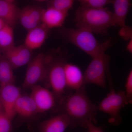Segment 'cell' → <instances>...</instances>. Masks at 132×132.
Listing matches in <instances>:
<instances>
[{
	"label": "cell",
	"instance_id": "cell-9",
	"mask_svg": "<svg viewBox=\"0 0 132 132\" xmlns=\"http://www.w3.org/2000/svg\"><path fill=\"white\" fill-rule=\"evenodd\" d=\"M21 95L20 88L14 84L0 87V100L3 111L12 120L16 114L15 104Z\"/></svg>",
	"mask_w": 132,
	"mask_h": 132
},
{
	"label": "cell",
	"instance_id": "cell-20",
	"mask_svg": "<svg viewBox=\"0 0 132 132\" xmlns=\"http://www.w3.org/2000/svg\"><path fill=\"white\" fill-rule=\"evenodd\" d=\"M19 20L22 26L27 31H29L39 26L29 14L26 7L20 10Z\"/></svg>",
	"mask_w": 132,
	"mask_h": 132
},
{
	"label": "cell",
	"instance_id": "cell-16",
	"mask_svg": "<svg viewBox=\"0 0 132 132\" xmlns=\"http://www.w3.org/2000/svg\"><path fill=\"white\" fill-rule=\"evenodd\" d=\"M114 12L113 25L115 27H123L126 26V20L131 3L129 0H114L112 3Z\"/></svg>",
	"mask_w": 132,
	"mask_h": 132
},
{
	"label": "cell",
	"instance_id": "cell-27",
	"mask_svg": "<svg viewBox=\"0 0 132 132\" xmlns=\"http://www.w3.org/2000/svg\"><path fill=\"white\" fill-rule=\"evenodd\" d=\"M86 128L88 130V132H105L101 128L97 126L95 124L91 122L87 123Z\"/></svg>",
	"mask_w": 132,
	"mask_h": 132
},
{
	"label": "cell",
	"instance_id": "cell-28",
	"mask_svg": "<svg viewBox=\"0 0 132 132\" xmlns=\"http://www.w3.org/2000/svg\"><path fill=\"white\" fill-rule=\"evenodd\" d=\"M126 48L130 53H132V38L128 40Z\"/></svg>",
	"mask_w": 132,
	"mask_h": 132
},
{
	"label": "cell",
	"instance_id": "cell-11",
	"mask_svg": "<svg viewBox=\"0 0 132 132\" xmlns=\"http://www.w3.org/2000/svg\"><path fill=\"white\" fill-rule=\"evenodd\" d=\"M64 69L67 88L76 91L85 87L84 73L78 66L65 62Z\"/></svg>",
	"mask_w": 132,
	"mask_h": 132
},
{
	"label": "cell",
	"instance_id": "cell-21",
	"mask_svg": "<svg viewBox=\"0 0 132 132\" xmlns=\"http://www.w3.org/2000/svg\"><path fill=\"white\" fill-rule=\"evenodd\" d=\"M73 0H52L48 2V7L53 8L59 11L68 13L73 6Z\"/></svg>",
	"mask_w": 132,
	"mask_h": 132
},
{
	"label": "cell",
	"instance_id": "cell-12",
	"mask_svg": "<svg viewBox=\"0 0 132 132\" xmlns=\"http://www.w3.org/2000/svg\"><path fill=\"white\" fill-rule=\"evenodd\" d=\"M49 29L42 24L28 31L24 45L32 51L43 45L47 38Z\"/></svg>",
	"mask_w": 132,
	"mask_h": 132
},
{
	"label": "cell",
	"instance_id": "cell-8",
	"mask_svg": "<svg viewBox=\"0 0 132 132\" xmlns=\"http://www.w3.org/2000/svg\"><path fill=\"white\" fill-rule=\"evenodd\" d=\"M31 89L30 96L35 103L38 113L48 112L54 108L57 98L52 92L39 85Z\"/></svg>",
	"mask_w": 132,
	"mask_h": 132
},
{
	"label": "cell",
	"instance_id": "cell-25",
	"mask_svg": "<svg viewBox=\"0 0 132 132\" xmlns=\"http://www.w3.org/2000/svg\"><path fill=\"white\" fill-rule=\"evenodd\" d=\"M125 96L128 104H131L132 101V70H130L126 80L125 85Z\"/></svg>",
	"mask_w": 132,
	"mask_h": 132
},
{
	"label": "cell",
	"instance_id": "cell-30",
	"mask_svg": "<svg viewBox=\"0 0 132 132\" xmlns=\"http://www.w3.org/2000/svg\"><path fill=\"white\" fill-rule=\"evenodd\" d=\"M3 107L1 102L0 100V112H3Z\"/></svg>",
	"mask_w": 132,
	"mask_h": 132
},
{
	"label": "cell",
	"instance_id": "cell-7",
	"mask_svg": "<svg viewBox=\"0 0 132 132\" xmlns=\"http://www.w3.org/2000/svg\"><path fill=\"white\" fill-rule=\"evenodd\" d=\"M65 63L62 61H56L52 62L48 68L49 84L56 98L61 97L67 88L64 69Z\"/></svg>",
	"mask_w": 132,
	"mask_h": 132
},
{
	"label": "cell",
	"instance_id": "cell-15",
	"mask_svg": "<svg viewBox=\"0 0 132 132\" xmlns=\"http://www.w3.org/2000/svg\"><path fill=\"white\" fill-rule=\"evenodd\" d=\"M68 15V13L48 7L46 9H43L41 24L49 30L61 27Z\"/></svg>",
	"mask_w": 132,
	"mask_h": 132
},
{
	"label": "cell",
	"instance_id": "cell-6",
	"mask_svg": "<svg viewBox=\"0 0 132 132\" xmlns=\"http://www.w3.org/2000/svg\"><path fill=\"white\" fill-rule=\"evenodd\" d=\"M48 68L45 54L40 53L37 55L28 63L22 84L23 88H31L38 85L47 74Z\"/></svg>",
	"mask_w": 132,
	"mask_h": 132
},
{
	"label": "cell",
	"instance_id": "cell-19",
	"mask_svg": "<svg viewBox=\"0 0 132 132\" xmlns=\"http://www.w3.org/2000/svg\"><path fill=\"white\" fill-rule=\"evenodd\" d=\"M14 46L13 27L6 24L0 30V47L4 51Z\"/></svg>",
	"mask_w": 132,
	"mask_h": 132
},
{
	"label": "cell",
	"instance_id": "cell-22",
	"mask_svg": "<svg viewBox=\"0 0 132 132\" xmlns=\"http://www.w3.org/2000/svg\"><path fill=\"white\" fill-rule=\"evenodd\" d=\"M111 0H80V6L91 9H98L105 8L107 5L112 4Z\"/></svg>",
	"mask_w": 132,
	"mask_h": 132
},
{
	"label": "cell",
	"instance_id": "cell-1",
	"mask_svg": "<svg viewBox=\"0 0 132 132\" xmlns=\"http://www.w3.org/2000/svg\"><path fill=\"white\" fill-rule=\"evenodd\" d=\"M64 113L70 119L71 127L86 128L89 122L97 124L98 106L89 98L85 87L74 91L64 100Z\"/></svg>",
	"mask_w": 132,
	"mask_h": 132
},
{
	"label": "cell",
	"instance_id": "cell-17",
	"mask_svg": "<svg viewBox=\"0 0 132 132\" xmlns=\"http://www.w3.org/2000/svg\"><path fill=\"white\" fill-rule=\"evenodd\" d=\"M15 114L24 118H29L38 113L35 103L31 96L21 95L15 107Z\"/></svg>",
	"mask_w": 132,
	"mask_h": 132
},
{
	"label": "cell",
	"instance_id": "cell-26",
	"mask_svg": "<svg viewBox=\"0 0 132 132\" xmlns=\"http://www.w3.org/2000/svg\"><path fill=\"white\" fill-rule=\"evenodd\" d=\"M119 34L123 39L129 40L132 38V28L127 25L125 27L121 28Z\"/></svg>",
	"mask_w": 132,
	"mask_h": 132
},
{
	"label": "cell",
	"instance_id": "cell-5",
	"mask_svg": "<svg viewBox=\"0 0 132 132\" xmlns=\"http://www.w3.org/2000/svg\"><path fill=\"white\" fill-rule=\"evenodd\" d=\"M128 104L124 91H116L113 86L110 87L109 92L98 106V111L108 114L109 123L118 126L121 123L120 112L122 108Z\"/></svg>",
	"mask_w": 132,
	"mask_h": 132
},
{
	"label": "cell",
	"instance_id": "cell-24",
	"mask_svg": "<svg viewBox=\"0 0 132 132\" xmlns=\"http://www.w3.org/2000/svg\"><path fill=\"white\" fill-rule=\"evenodd\" d=\"M12 120L4 112H0V132H11Z\"/></svg>",
	"mask_w": 132,
	"mask_h": 132
},
{
	"label": "cell",
	"instance_id": "cell-14",
	"mask_svg": "<svg viewBox=\"0 0 132 132\" xmlns=\"http://www.w3.org/2000/svg\"><path fill=\"white\" fill-rule=\"evenodd\" d=\"M20 10L13 0H0V19L13 27L19 21Z\"/></svg>",
	"mask_w": 132,
	"mask_h": 132
},
{
	"label": "cell",
	"instance_id": "cell-4",
	"mask_svg": "<svg viewBox=\"0 0 132 132\" xmlns=\"http://www.w3.org/2000/svg\"><path fill=\"white\" fill-rule=\"evenodd\" d=\"M110 57L103 52L92 57L84 73L85 85L94 84L103 88L107 86V79L110 77Z\"/></svg>",
	"mask_w": 132,
	"mask_h": 132
},
{
	"label": "cell",
	"instance_id": "cell-18",
	"mask_svg": "<svg viewBox=\"0 0 132 132\" xmlns=\"http://www.w3.org/2000/svg\"><path fill=\"white\" fill-rule=\"evenodd\" d=\"M13 69L5 57L0 59V87L14 84Z\"/></svg>",
	"mask_w": 132,
	"mask_h": 132
},
{
	"label": "cell",
	"instance_id": "cell-2",
	"mask_svg": "<svg viewBox=\"0 0 132 132\" xmlns=\"http://www.w3.org/2000/svg\"><path fill=\"white\" fill-rule=\"evenodd\" d=\"M75 22L76 27L106 35L113 26V12L106 8L94 9L80 6L76 11Z\"/></svg>",
	"mask_w": 132,
	"mask_h": 132
},
{
	"label": "cell",
	"instance_id": "cell-10",
	"mask_svg": "<svg viewBox=\"0 0 132 132\" xmlns=\"http://www.w3.org/2000/svg\"><path fill=\"white\" fill-rule=\"evenodd\" d=\"M5 57L13 69L19 68L31 61V50L24 45L14 46L4 50Z\"/></svg>",
	"mask_w": 132,
	"mask_h": 132
},
{
	"label": "cell",
	"instance_id": "cell-3",
	"mask_svg": "<svg viewBox=\"0 0 132 132\" xmlns=\"http://www.w3.org/2000/svg\"><path fill=\"white\" fill-rule=\"evenodd\" d=\"M61 34L65 40L81 50L92 58L105 52L112 44L110 39L104 43L100 42L93 33L79 28L63 29Z\"/></svg>",
	"mask_w": 132,
	"mask_h": 132
},
{
	"label": "cell",
	"instance_id": "cell-13",
	"mask_svg": "<svg viewBox=\"0 0 132 132\" xmlns=\"http://www.w3.org/2000/svg\"><path fill=\"white\" fill-rule=\"evenodd\" d=\"M71 127L70 119L67 116L61 113L42 122L40 126V132H65Z\"/></svg>",
	"mask_w": 132,
	"mask_h": 132
},
{
	"label": "cell",
	"instance_id": "cell-29",
	"mask_svg": "<svg viewBox=\"0 0 132 132\" xmlns=\"http://www.w3.org/2000/svg\"><path fill=\"white\" fill-rule=\"evenodd\" d=\"M6 24H6V22L3 20L0 19V30H1Z\"/></svg>",
	"mask_w": 132,
	"mask_h": 132
},
{
	"label": "cell",
	"instance_id": "cell-23",
	"mask_svg": "<svg viewBox=\"0 0 132 132\" xmlns=\"http://www.w3.org/2000/svg\"><path fill=\"white\" fill-rule=\"evenodd\" d=\"M26 8L33 20L38 25L41 24L43 9L35 6H27Z\"/></svg>",
	"mask_w": 132,
	"mask_h": 132
}]
</instances>
